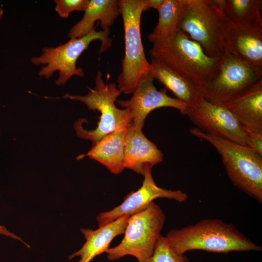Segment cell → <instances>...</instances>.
I'll use <instances>...</instances> for the list:
<instances>
[{
	"label": "cell",
	"instance_id": "6da1fadb",
	"mask_svg": "<svg viewBox=\"0 0 262 262\" xmlns=\"http://www.w3.org/2000/svg\"><path fill=\"white\" fill-rule=\"evenodd\" d=\"M178 253L193 250L218 253L262 251L257 245L231 223L220 219H205L180 229H172L164 236Z\"/></svg>",
	"mask_w": 262,
	"mask_h": 262
},
{
	"label": "cell",
	"instance_id": "7a4b0ae2",
	"mask_svg": "<svg viewBox=\"0 0 262 262\" xmlns=\"http://www.w3.org/2000/svg\"><path fill=\"white\" fill-rule=\"evenodd\" d=\"M150 57L195 83L202 91L215 74L222 55L211 57L181 30L151 41ZM202 93V92H201Z\"/></svg>",
	"mask_w": 262,
	"mask_h": 262
},
{
	"label": "cell",
	"instance_id": "3957f363",
	"mask_svg": "<svg viewBox=\"0 0 262 262\" xmlns=\"http://www.w3.org/2000/svg\"><path fill=\"white\" fill-rule=\"evenodd\" d=\"M192 135L210 143L220 156L227 175L240 190L262 203V156L246 146L203 132L194 127Z\"/></svg>",
	"mask_w": 262,
	"mask_h": 262
},
{
	"label": "cell",
	"instance_id": "277c9868",
	"mask_svg": "<svg viewBox=\"0 0 262 262\" xmlns=\"http://www.w3.org/2000/svg\"><path fill=\"white\" fill-rule=\"evenodd\" d=\"M89 89L85 95L66 94L63 98L82 102L90 110L100 112L99 121L94 129L87 130L83 128L82 119L74 124L77 135L90 140L93 146L108 134L128 126L131 122L132 116L129 109H120L115 106V101L122 92L115 83L105 82L101 71L96 75L94 88Z\"/></svg>",
	"mask_w": 262,
	"mask_h": 262
},
{
	"label": "cell",
	"instance_id": "5b68a950",
	"mask_svg": "<svg viewBox=\"0 0 262 262\" xmlns=\"http://www.w3.org/2000/svg\"><path fill=\"white\" fill-rule=\"evenodd\" d=\"M229 22L218 0H189L180 30L197 42L207 55L218 58L225 53Z\"/></svg>",
	"mask_w": 262,
	"mask_h": 262
},
{
	"label": "cell",
	"instance_id": "8992f818",
	"mask_svg": "<svg viewBox=\"0 0 262 262\" xmlns=\"http://www.w3.org/2000/svg\"><path fill=\"white\" fill-rule=\"evenodd\" d=\"M123 19L125 51L117 87L122 93H132L137 83L149 73L151 66L146 57L141 39L140 23L143 0H119Z\"/></svg>",
	"mask_w": 262,
	"mask_h": 262
},
{
	"label": "cell",
	"instance_id": "52a82bcc",
	"mask_svg": "<svg viewBox=\"0 0 262 262\" xmlns=\"http://www.w3.org/2000/svg\"><path fill=\"white\" fill-rule=\"evenodd\" d=\"M165 220L161 208L154 202L131 215L124 237L117 246L106 251L107 259L116 261L130 255L142 262L150 257Z\"/></svg>",
	"mask_w": 262,
	"mask_h": 262
},
{
	"label": "cell",
	"instance_id": "ba28073f",
	"mask_svg": "<svg viewBox=\"0 0 262 262\" xmlns=\"http://www.w3.org/2000/svg\"><path fill=\"white\" fill-rule=\"evenodd\" d=\"M110 31H97L94 28L89 33L80 38H71L66 43L60 44L56 47H45L42 54L31 59L33 65L42 66L38 72L40 77L49 79L58 71L59 77L55 82L58 85L65 84L72 76L83 77L84 72L78 67L76 62L81 54L90 43L98 40L101 42L99 52L106 51L112 46L109 37Z\"/></svg>",
	"mask_w": 262,
	"mask_h": 262
},
{
	"label": "cell",
	"instance_id": "9c48e42d",
	"mask_svg": "<svg viewBox=\"0 0 262 262\" xmlns=\"http://www.w3.org/2000/svg\"><path fill=\"white\" fill-rule=\"evenodd\" d=\"M262 80V66L224 53L215 74L202 89V97L223 104Z\"/></svg>",
	"mask_w": 262,
	"mask_h": 262
},
{
	"label": "cell",
	"instance_id": "30bf717a",
	"mask_svg": "<svg viewBox=\"0 0 262 262\" xmlns=\"http://www.w3.org/2000/svg\"><path fill=\"white\" fill-rule=\"evenodd\" d=\"M186 115L203 132L246 146L244 127L224 104L213 103L202 98L196 107L188 109Z\"/></svg>",
	"mask_w": 262,
	"mask_h": 262
},
{
	"label": "cell",
	"instance_id": "8fae6325",
	"mask_svg": "<svg viewBox=\"0 0 262 262\" xmlns=\"http://www.w3.org/2000/svg\"><path fill=\"white\" fill-rule=\"evenodd\" d=\"M154 79L148 73L138 82L128 100H118L116 103L124 109L130 110L133 127L142 130L146 118L154 110L162 107H171L180 111L182 115H186L189 108L176 98L169 96L164 88L158 90L153 84Z\"/></svg>",
	"mask_w": 262,
	"mask_h": 262
},
{
	"label": "cell",
	"instance_id": "7c38bea8",
	"mask_svg": "<svg viewBox=\"0 0 262 262\" xmlns=\"http://www.w3.org/2000/svg\"><path fill=\"white\" fill-rule=\"evenodd\" d=\"M152 167L149 165L145 167L143 175L144 180L140 188L128 194L120 205L98 214L96 220L99 227L122 216L131 215L145 208L156 198H166L179 202H183L188 199L187 194L180 190H168L158 186L152 177Z\"/></svg>",
	"mask_w": 262,
	"mask_h": 262
},
{
	"label": "cell",
	"instance_id": "4fadbf2b",
	"mask_svg": "<svg viewBox=\"0 0 262 262\" xmlns=\"http://www.w3.org/2000/svg\"><path fill=\"white\" fill-rule=\"evenodd\" d=\"M224 53L248 64L262 66V24L229 21Z\"/></svg>",
	"mask_w": 262,
	"mask_h": 262
},
{
	"label": "cell",
	"instance_id": "5bb4252c",
	"mask_svg": "<svg viewBox=\"0 0 262 262\" xmlns=\"http://www.w3.org/2000/svg\"><path fill=\"white\" fill-rule=\"evenodd\" d=\"M163 160L164 154L157 146L145 136L142 130L135 129L131 123L125 141V168L143 175L146 166H153Z\"/></svg>",
	"mask_w": 262,
	"mask_h": 262
},
{
	"label": "cell",
	"instance_id": "9a60e30c",
	"mask_svg": "<svg viewBox=\"0 0 262 262\" xmlns=\"http://www.w3.org/2000/svg\"><path fill=\"white\" fill-rule=\"evenodd\" d=\"M130 216H122L96 230L81 229L86 241L79 250L68 256V260L80 257L77 262H91L96 256L106 252L112 240L124 233Z\"/></svg>",
	"mask_w": 262,
	"mask_h": 262
},
{
	"label": "cell",
	"instance_id": "2e32d148",
	"mask_svg": "<svg viewBox=\"0 0 262 262\" xmlns=\"http://www.w3.org/2000/svg\"><path fill=\"white\" fill-rule=\"evenodd\" d=\"M223 104L244 127L262 133V80Z\"/></svg>",
	"mask_w": 262,
	"mask_h": 262
},
{
	"label": "cell",
	"instance_id": "e0dca14e",
	"mask_svg": "<svg viewBox=\"0 0 262 262\" xmlns=\"http://www.w3.org/2000/svg\"><path fill=\"white\" fill-rule=\"evenodd\" d=\"M151 69L149 72L153 78L171 91L176 98L189 108L196 107L202 98L201 90L189 79L180 75L163 63L150 57Z\"/></svg>",
	"mask_w": 262,
	"mask_h": 262
},
{
	"label": "cell",
	"instance_id": "ac0fdd59",
	"mask_svg": "<svg viewBox=\"0 0 262 262\" xmlns=\"http://www.w3.org/2000/svg\"><path fill=\"white\" fill-rule=\"evenodd\" d=\"M82 18L69 30L68 37L77 38L89 33L98 21L103 31H110L115 20L121 15L118 0H89Z\"/></svg>",
	"mask_w": 262,
	"mask_h": 262
},
{
	"label": "cell",
	"instance_id": "d6986e66",
	"mask_svg": "<svg viewBox=\"0 0 262 262\" xmlns=\"http://www.w3.org/2000/svg\"><path fill=\"white\" fill-rule=\"evenodd\" d=\"M128 126L118 128L103 137L83 156L98 162L114 174L120 173L125 168L124 147Z\"/></svg>",
	"mask_w": 262,
	"mask_h": 262
},
{
	"label": "cell",
	"instance_id": "ffe728a7",
	"mask_svg": "<svg viewBox=\"0 0 262 262\" xmlns=\"http://www.w3.org/2000/svg\"><path fill=\"white\" fill-rule=\"evenodd\" d=\"M189 0H164L157 9L159 19L148 40L172 35L180 30V25L186 12Z\"/></svg>",
	"mask_w": 262,
	"mask_h": 262
},
{
	"label": "cell",
	"instance_id": "44dd1931",
	"mask_svg": "<svg viewBox=\"0 0 262 262\" xmlns=\"http://www.w3.org/2000/svg\"><path fill=\"white\" fill-rule=\"evenodd\" d=\"M231 22L262 24V0H218Z\"/></svg>",
	"mask_w": 262,
	"mask_h": 262
},
{
	"label": "cell",
	"instance_id": "7402d4cb",
	"mask_svg": "<svg viewBox=\"0 0 262 262\" xmlns=\"http://www.w3.org/2000/svg\"><path fill=\"white\" fill-rule=\"evenodd\" d=\"M142 262H189L184 254L177 252L160 235L152 255Z\"/></svg>",
	"mask_w": 262,
	"mask_h": 262
},
{
	"label": "cell",
	"instance_id": "603a6c76",
	"mask_svg": "<svg viewBox=\"0 0 262 262\" xmlns=\"http://www.w3.org/2000/svg\"><path fill=\"white\" fill-rule=\"evenodd\" d=\"M55 10L62 18H67L72 12L84 11L89 0H55Z\"/></svg>",
	"mask_w": 262,
	"mask_h": 262
},
{
	"label": "cell",
	"instance_id": "cb8c5ba5",
	"mask_svg": "<svg viewBox=\"0 0 262 262\" xmlns=\"http://www.w3.org/2000/svg\"><path fill=\"white\" fill-rule=\"evenodd\" d=\"M244 128L247 133L246 146L262 156V133H257Z\"/></svg>",
	"mask_w": 262,
	"mask_h": 262
},
{
	"label": "cell",
	"instance_id": "d4e9b609",
	"mask_svg": "<svg viewBox=\"0 0 262 262\" xmlns=\"http://www.w3.org/2000/svg\"><path fill=\"white\" fill-rule=\"evenodd\" d=\"M164 1V0H143V12L147 11L150 8L157 9Z\"/></svg>",
	"mask_w": 262,
	"mask_h": 262
},
{
	"label": "cell",
	"instance_id": "484cf974",
	"mask_svg": "<svg viewBox=\"0 0 262 262\" xmlns=\"http://www.w3.org/2000/svg\"><path fill=\"white\" fill-rule=\"evenodd\" d=\"M0 234L4 235L7 237H11L18 241H21L28 248L30 247V246L28 244L26 243L24 241H23L21 238L18 237L17 235L8 231L7 229L6 228L3 226L0 225Z\"/></svg>",
	"mask_w": 262,
	"mask_h": 262
},
{
	"label": "cell",
	"instance_id": "4316f807",
	"mask_svg": "<svg viewBox=\"0 0 262 262\" xmlns=\"http://www.w3.org/2000/svg\"><path fill=\"white\" fill-rule=\"evenodd\" d=\"M3 13H4L3 10L0 7V19L2 18L3 15Z\"/></svg>",
	"mask_w": 262,
	"mask_h": 262
}]
</instances>
